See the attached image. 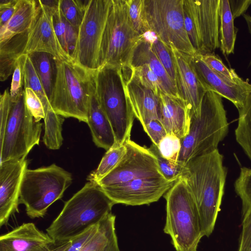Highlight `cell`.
Returning <instances> with one entry per match:
<instances>
[{"instance_id":"obj_6","label":"cell","mask_w":251,"mask_h":251,"mask_svg":"<svg viewBox=\"0 0 251 251\" xmlns=\"http://www.w3.org/2000/svg\"><path fill=\"white\" fill-rule=\"evenodd\" d=\"M122 67L104 65L95 72V92L112 128L116 143L121 146L130 140L135 118L126 91Z\"/></svg>"},{"instance_id":"obj_35","label":"cell","mask_w":251,"mask_h":251,"mask_svg":"<svg viewBox=\"0 0 251 251\" xmlns=\"http://www.w3.org/2000/svg\"><path fill=\"white\" fill-rule=\"evenodd\" d=\"M128 16L134 29L140 35L150 32L145 9V0H126Z\"/></svg>"},{"instance_id":"obj_41","label":"cell","mask_w":251,"mask_h":251,"mask_svg":"<svg viewBox=\"0 0 251 251\" xmlns=\"http://www.w3.org/2000/svg\"><path fill=\"white\" fill-rule=\"evenodd\" d=\"M25 100L26 106L37 122L45 118V111L42 102L36 93L30 88L25 89Z\"/></svg>"},{"instance_id":"obj_28","label":"cell","mask_w":251,"mask_h":251,"mask_svg":"<svg viewBox=\"0 0 251 251\" xmlns=\"http://www.w3.org/2000/svg\"><path fill=\"white\" fill-rule=\"evenodd\" d=\"M234 20L228 0H221L220 49L225 56H228L234 52L238 29L234 25Z\"/></svg>"},{"instance_id":"obj_31","label":"cell","mask_w":251,"mask_h":251,"mask_svg":"<svg viewBox=\"0 0 251 251\" xmlns=\"http://www.w3.org/2000/svg\"><path fill=\"white\" fill-rule=\"evenodd\" d=\"M126 152L125 145L113 146L106 151L99 165L95 170L91 172L86 179L97 183L110 173L119 164Z\"/></svg>"},{"instance_id":"obj_43","label":"cell","mask_w":251,"mask_h":251,"mask_svg":"<svg viewBox=\"0 0 251 251\" xmlns=\"http://www.w3.org/2000/svg\"><path fill=\"white\" fill-rule=\"evenodd\" d=\"M98 225L90 227L81 234L70 240L68 247L64 251H80L96 234Z\"/></svg>"},{"instance_id":"obj_18","label":"cell","mask_w":251,"mask_h":251,"mask_svg":"<svg viewBox=\"0 0 251 251\" xmlns=\"http://www.w3.org/2000/svg\"><path fill=\"white\" fill-rule=\"evenodd\" d=\"M28 164L26 158L0 163V227L6 225L12 215L19 212L21 185Z\"/></svg>"},{"instance_id":"obj_19","label":"cell","mask_w":251,"mask_h":251,"mask_svg":"<svg viewBox=\"0 0 251 251\" xmlns=\"http://www.w3.org/2000/svg\"><path fill=\"white\" fill-rule=\"evenodd\" d=\"M56 243L32 223H24L0 237V251H61Z\"/></svg>"},{"instance_id":"obj_25","label":"cell","mask_w":251,"mask_h":251,"mask_svg":"<svg viewBox=\"0 0 251 251\" xmlns=\"http://www.w3.org/2000/svg\"><path fill=\"white\" fill-rule=\"evenodd\" d=\"M234 187L242 204V230L239 241L243 242L251 235V168H240Z\"/></svg>"},{"instance_id":"obj_2","label":"cell","mask_w":251,"mask_h":251,"mask_svg":"<svg viewBox=\"0 0 251 251\" xmlns=\"http://www.w3.org/2000/svg\"><path fill=\"white\" fill-rule=\"evenodd\" d=\"M114 204L96 182L88 181L65 202L47 233L56 243L69 241L99 224Z\"/></svg>"},{"instance_id":"obj_30","label":"cell","mask_w":251,"mask_h":251,"mask_svg":"<svg viewBox=\"0 0 251 251\" xmlns=\"http://www.w3.org/2000/svg\"><path fill=\"white\" fill-rule=\"evenodd\" d=\"M238 111V120L235 130V139L251 161V94L245 105Z\"/></svg>"},{"instance_id":"obj_45","label":"cell","mask_w":251,"mask_h":251,"mask_svg":"<svg viewBox=\"0 0 251 251\" xmlns=\"http://www.w3.org/2000/svg\"><path fill=\"white\" fill-rule=\"evenodd\" d=\"M21 2V0H0V27L11 19Z\"/></svg>"},{"instance_id":"obj_29","label":"cell","mask_w":251,"mask_h":251,"mask_svg":"<svg viewBox=\"0 0 251 251\" xmlns=\"http://www.w3.org/2000/svg\"><path fill=\"white\" fill-rule=\"evenodd\" d=\"M52 22L55 34L62 48L73 59L78 37V28L72 25L65 19L59 7L53 15Z\"/></svg>"},{"instance_id":"obj_5","label":"cell","mask_w":251,"mask_h":251,"mask_svg":"<svg viewBox=\"0 0 251 251\" xmlns=\"http://www.w3.org/2000/svg\"><path fill=\"white\" fill-rule=\"evenodd\" d=\"M166 216L164 232L176 251H197L203 237L197 207L185 178L181 176L164 195Z\"/></svg>"},{"instance_id":"obj_39","label":"cell","mask_w":251,"mask_h":251,"mask_svg":"<svg viewBox=\"0 0 251 251\" xmlns=\"http://www.w3.org/2000/svg\"><path fill=\"white\" fill-rule=\"evenodd\" d=\"M201 60L214 72L234 81L241 79L233 69L228 68L214 52L199 54Z\"/></svg>"},{"instance_id":"obj_21","label":"cell","mask_w":251,"mask_h":251,"mask_svg":"<svg viewBox=\"0 0 251 251\" xmlns=\"http://www.w3.org/2000/svg\"><path fill=\"white\" fill-rule=\"evenodd\" d=\"M160 121L167 133L181 140L188 134L191 121L190 113L184 102L179 98L162 92L158 95Z\"/></svg>"},{"instance_id":"obj_32","label":"cell","mask_w":251,"mask_h":251,"mask_svg":"<svg viewBox=\"0 0 251 251\" xmlns=\"http://www.w3.org/2000/svg\"><path fill=\"white\" fill-rule=\"evenodd\" d=\"M145 35L150 40L153 52L176 85V70L170 47L164 44L151 32Z\"/></svg>"},{"instance_id":"obj_14","label":"cell","mask_w":251,"mask_h":251,"mask_svg":"<svg viewBox=\"0 0 251 251\" xmlns=\"http://www.w3.org/2000/svg\"><path fill=\"white\" fill-rule=\"evenodd\" d=\"M174 183L163 177H151L136 179L116 186L101 188L115 204L136 206L157 201Z\"/></svg>"},{"instance_id":"obj_26","label":"cell","mask_w":251,"mask_h":251,"mask_svg":"<svg viewBox=\"0 0 251 251\" xmlns=\"http://www.w3.org/2000/svg\"><path fill=\"white\" fill-rule=\"evenodd\" d=\"M116 216L111 213L98 225L97 232L80 251H120L115 230Z\"/></svg>"},{"instance_id":"obj_40","label":"cell","mask_w":251,"mask_h":251,"mask_svg":"<svg viewBox=\"0 0 251 251\" xmlns=\"http://www.w3.org/2000/svg\"><path fill=\"white\" fill-rule=\"evenodd\" d=\"M26 54L21 56L17 61L13 73L10 89L11 101L16 100L24 90V66Z\"/></svg>"},{"instance_id":"obj_47","label":"cell","mask_w":251,"mask_h":251,"mask_svg":"<svg viewBox=\"0 0 251 251\" xmlns=\"http://www.w3.org/2000/svg\"><path fill=\"white\" fill-rule=\"evenodd\" d=\"M242 16L246 22V23H247L248 27V29H249V32L251 34V16L249 14H245V13ZM251 65V59L250 62L249 63V66H250Z\"/></svg>"},{"instance_id":"obj_16","label":"cell","mask_w":251,"mask_h":251,"mask_svg":"<svg viewBox=\"0 0 251 251\" xmlns=\"http://www.w3.org/2000/svg\"><path fill=\"white\" fill-rule=\"evenodd\" d=\"M40 7L35 21L29 30L24 54L36 51L50 53L58 60H73L64 51L55 34L52 17L58 7L43 4Z\"/></svg>"},{"instance_id":"obj_11","label":"cell","mask_w":251,"mask_h":251,"mask_svg":"<svg viewBox=\"0 0 251 251\" xmlns=\"http://www.w3.org/2000/svg\"><path fill=\"white\" fill-rule=\"evenodd\" d=\"M221 0H183L185 29L196 54L220 48Z\"/></svg>"},{"instance_id":"obj_3","label":"cell","mask_w":251,"mask_h":251,"mask_svg":"<svg viewBox=\"0 0 251 251\" xmlns=\"http://www.w3.org/2000/svg\"><path fill=\"white\" fill-rule=\"evenodd\" d=\"M228 131L222 97L213 91L206 92L199 115L191 118L188 133L181 141L178 162L186 166L191 159L218 149Z\"/></svg>"},{"instance_id":"obj_17","label":"cell","mask_w":251,"mask_h":251,"mask_svg":"<svg viewBox=\"0 0 251 251\" xmlns=\"http://www.w3.org/2000/svg\"><path fill=\"white\" fill-rule=\"evenodd\" d=\"M170 47L176 70V86L178 95L185 103L191 118L201 111L203 98L207 90L199 80L191 66L188 54Z\"/></svg>"},{"instance_id":"obj_9","label":"cell","mask_w":251,"mask_h":251,"mask_svg":"<svg viewBox=\"0 0 251 251\" xmlns=\"http://www.w3.org/2000/svg\"><path fill=\"white\" fill-rule=\"evenodd\" d=\"M42 125L28 109L24 90L16 100L11 101L4 132L0 138V163L26 158L33 147L39 145Z\"/></svg>"},{"instance_id":"obj_38","label":"cell","mask_w":251,"mask_h":251,"mask_svg":"<svg viewBox=\"0 0 251 251\" xmlns=\"http://www.w3.org/2000/svg\"><path fill=\"white\" fill-rule=\"evenodd\" d=\"M181 139L169 134L165 136L157 146L160 155L164 158L177 163L181 149Z\"/></svg>"},{"instance_id":"obj_13","label":"cell","mask_w":251,"mask_h":251,"mask_svg":"<svg viewBox=\"0 0 251 251\" xmlns=\"http://www.w3.org/2000/svg\"><path fill=\"white\" fill-rule=\"evenodd\" d=\"M125 145L126 152L119 164L97 183L101 188L116 186L145 177H163L155 156L149 148L130 139Z\"/></svg>"},{"instance_id":"obj_36","label":"cell","mask_w":251,"mask_h":251,"mask_svg":"<svg viewBox=\"0 0 251 251\" xmlns=\"http://www.w3.org/2000/svg\"><path fill=\"white\" fill-rule=\"evenodd\" d=\"M149 149L155 156L160 172L166 180L175 182L183 175L186 171V166L163 157L157 147L153 143Z\"/></svg>"},{"instance_id":"obj_15","label":"cell","mask_w":251,"mask_h":251,"mask_svg":"<svg viewBox=\"0 0 251 251\" xmlns=\"http://www.w3.org/2000/svg\"><path fill=\"white\" fill-rule=\"evenodd\" d=\"M188 57L199 80L207 91H213L229 100L238 110L245 105L251 94V84L248 79L231 80L211 70L199 54L188 55Z\"/></svg>"},{"instance_id":"obj_4","label":"cell","mask_w":251,"mask_h":251,"mask_svg":"<svg viewBox=\"0 0 251 251\" xmlns=\"http://www.w3.org/2000/svg\"><path fill=\"white\" fill-rule=\"evenodd\" d=\"M57 75L49 100L53 110L64 118L87 123L91 99L95 92V72L73 60L57 59Z\"/></svg>"},{"instance_id":"obj_22","label":"cell","mask_w":251,"mask_h":251,"mask_svg":"<svg viewBox=\"0 0 251 251\" xmlns=\"http://www.w3.org/2000/svg\"><path fill=\"white\" fill-rule=\"evenodd\" d=\"M148 64L159 78L165 94L179 97L176 86L153 52L146 35L138 42L131 53L128 69Z\"/></svg>"},{"instance_id":"obj_1","label":"cell","mask_w":251,"mask_h":251,"mask_svg":"<svg viewBox=\"0 0 251 251\" xmlns=\"http://www.w3.org/2000/svg\"><path fill=\"white\" fill-rule=\"evenodd\" d=\"M227 174L218 149L191 159L182 176L195 200L202 236L212 233L224 194Z\"/></svg>"},{"instance_id":"obj_37","label":"cell","mask_w":251,"mask_h":251,"mask_svg":"<svg viewBox=\"0 0 251 251\" xmlns=\"http://www.w3.org/2000/svg\"><path fill=\"white\" fill-rule=\"evenodd\" d=\"M129 69L145 87L152 90L157 95L160 92L165 93L159 78L148 64Z\"/></svg>"},{"instance_id":"obj_8","label":"cell","mask_w":251,"mask_h":251,"mask_svg":"<svg viewBox=\"0 0 251 251\" xmlns=\"http://www.w3.org/2000/svg\"><path fill=\"white\" fill-rule=\"evenodd\" d=\"M143 36L133 27L126 0H112L100 46L99 68L104 65L128 68L132 51Z\"/></svg>"},{"instance_id":"obj_12","label":"cell","mask_w":251,"mask_h":251,"mask_svg":"<svg viewBox=\"0 0 251 251\" xmlns=\"http://www.w3.org/2000/svg\"><path fill=\"white\" fill-rule=\"evenodd\" d=\"M112 0H90L78 28L73 59L92 72L99 69L100 44Z\"/></svg>"},{"instance_id":"obj_44","label":"cell","mask_w":251,"mask_h":251,"mask_svg":"<svg viewBox=\"0 0 251 251\" xmlns=\"http://www.w3.org/2000/svg\"><path fill=\"white\" fill-rule=\"evenodd\" d=\"M11 100L8 89L0 95V138L2 137L7 122L11 106Z\"/></svg>"},{"instance_id":"obj_7","label":"cell","mask_w":251,"mask_h":251,"mask_svg":"<svg viewBox=\"0 0 251 251\" xmlns=\"http://www.w3.org/2000/svg\"><path fill=\"white\" fill-rule=\"evenodd\" d=\"M72 180L71 173L54 163L27 168L22 180L19 203L25 206L30 218L43 217L49 207L63 197Z\"/></svg>"},{"instance_id":"obj_23","label":"cell","mask_w":251,"mask_h":251,"mask_svg":"<svg viewBox=\"0 0 251 251\" xmlns=\"http://www.w3.org/2000/svg\"><path fill=\"white\" fill-rule=\"evenodd\" d=\"M87 124L93 141L97 147L107 151L115 145V138L112 128L100 105L95 92L91 99Z\"/></svg>"},{"instance_id":"obj_10","label":"cell","mask_w":251,"mask_h":251,"mask_svg":"<svg viewBox=\"0 0 251 251\" xmlns=\"http://www.w3.org/2000/svg\"><path fill=\"white\" fill-rule=\"evenodd\" d=\"M150 31L168 47L189 55L196 54L184 21L183 0H145Z\"/></svg>"},{"instance_id":"obj_33","label":"cell","mask_w":251,"mask_h":251,"mask_svg":"<svg viewBox=\"0 0 251 251\" xmlns=\"http://www.w3.org/2000/svg\"><path fill=\"white\" fill-rule=\"evenodd\" d=\"M90 0H59V8L65 19L79 28Z\"/></svg>"},{"instance_id":"obj_46","label":"cell","mask_w":251,"mask_h":251,"mask_svg":"<svg viewBox=\"0 0 251 251\" xmlns=\"http://www.w3.org/2000/svg\"><path fill=\"white\" fill-rule=\"evenodd\" d=\"M234 19L243 15L251 5V0H228Z\"/></svg>"},{"instance_id":"obj_42","label":"cell","mask_w":251,"mask_h":251,"mask_svg":"<svg viewBox=\"0 0 251 251\" xmlns=\"http://www.w3.org/2000/svg\"><path fill=\"white\" fill-rule=\"evenodd\" d=\"M152 143L156 146L160 141L167 135V132L163 124L159 119H153L150 121L143 127Z\"/></svg>"},{"instance_id":"obj_20","label":"cell","mask_w":251,"mask_h":251,"mask_svg":"<svg viewBox=\"0 0 251 251\" xmlns=\"http://www.w3.org/2000/svg\"><path fill=\"white\" fill-rule=\"evenodd\" d=\"M126 91L135 117L143 127L151 120H160L158 95L145 87L131 72L126 81Z\"/></svg>"},{"instance_id":"obj_34","label":"cell","mask_w":251,"mask_h":251,"mask_svg":"<svg viewBox=\"0 0 251 251\" xmlns=\"http://www.w3.org/2000/svg\"><path fill=\"white\" fill-rule=\"evenodd\" d=\"M31 89L41 100L45 112L50 105L33 64L26 54L24 66V88Z\"/></svg>"},{"instance_id":"obj_24","label":"cell","mask_w":251,"mask_h":251,"mask_svg":"<svg viewBox=\"0 0 251 251\" xmlns=\"http://www.w3.org/2000/svg\"><path fill=\"white\" fill-rule=\"evenodd\" d=\"M39 7V0H21L11 19L0 27V44L28 30L35 21Z\"/></svg>"},{"instance_id":"obj_27","label":"cell","mask_w":251,"mask_h":251,"mask_svg":"<svg viewBox=\"0 0 251 251\" xmlns=\"http://www.w3.org/2000/svg\"><path fill=\"white\" fill-rule=\"evenodd\" d=\"M38 76L49 100L52 94L57 75V58L43 51L27 54Z\"/></svg>"}]
</instances>
